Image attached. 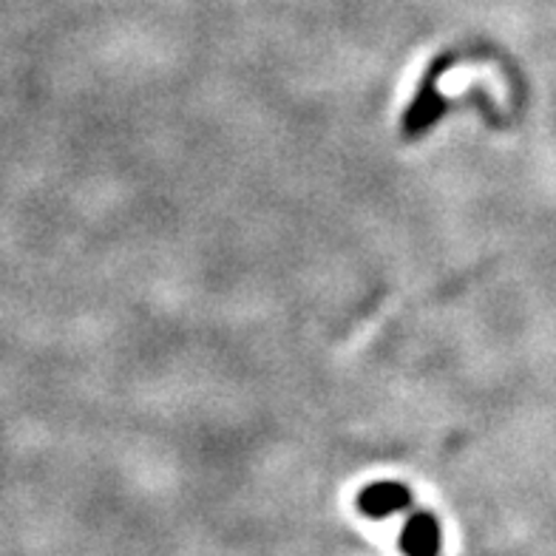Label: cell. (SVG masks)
I'll use <instances>...</instances> for the list:
<instances>
[{
    "label": "cell",
    "instance_id": "obj_1",
    "mask_svg": "<svg viewBox=\"0 0 556 556\" xmlns=\"http://www.w3.org/2000/svg\"><path fill=\"white\" fill-rule=\"evenodd\" d=\"M401 551L406 556H440L443 531L432 511H415L401 531Z\"/></svg>",
    "mask_w": 556,
    "mask_h": 556
},
{
    "label": "cell",
    "instance_id": "obj_2",
    "mask_svg": "<svg viewBox=\"0 0 556 556\" xmlns=\"http://www.w3.org/2000/svg\"><path fill=\"white\" fill-rule=\"evenodd\" d=\"M412 505V491L403 483H392V480H383V483L366 485L358 494V508L372 517V520H387L392 514L406 511Z\"/></svg>",
    "mask_w": 556,
    "mask_h": 556
}]
</instances>
